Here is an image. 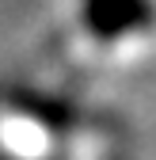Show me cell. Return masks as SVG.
<instances>
[{"instance_id":"1","label":"cell","mask_w":156,"mask_h":160,"mask_svg":"<svg viewBox=\"0 0 156 160\" xmlns=\"http://www.w3.org/2000/svg\"><path fill=\"white\" fill-rule=\"evenodd\" d=\"M84 27L95 42H118L156 23L152 0H84Z\"/></svg>"}]
</instances>
